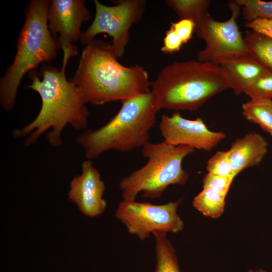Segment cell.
Instances as JSON below:
<instances>
[{
  "mask_svg": "<svg viewBox=\"0 0 272 272\" xmlns=\"http://www.w3.org/2000/svg\"><path fill=\"white\" fill-rule=\"evenodd\" d=\"M71 57L63 54L60 70L45 64L40 72H29L32 82L28 88L39 95L41 108L31 122L12 132L16 138L26 137L24 143L26 147L34 145L48 131V144L57 148L62 144L61 135L66 126L82 130L88 125L89 112L87 103L79 88L65 77V70Z\"/></svg>",
  "mask_w": 272,
  "mask_h": 272,
  "instance_id": "cell-1",
  "label": "cell"
},
{
  "mask_svg": "<svg viewBox=\"0 0 272 272\" xmlns=\"http://www.w3.org/2000/svg\"><path fill=\"white\" fill-rule=\"evenodd\" d=\"M87 103L101 105L151 91L146 70L136 64H121L111 44L94 39L83 48L79 65L71 79Z\"/></svg>",
  "mask_w": 272,
  "mask_h": 272,
  "instance_id": "cell-2",
  "label": "cell"
},
{
  "mask_svg": "<svg viewBox=\"0 0 272 272\" xmlns=\"http://www.w3.org/2000/svg\"><path fill=\"white\" fill-rule=\"evenodd\" d=\"M118 112L106 124L87 129L76 138L87 159L92 160L110 150L128 152L149 142L150 131L160 110L153 92L121 102Z\"/></svg>",
  "mask_w": 272,
  "mask_h": 272,
  "instance_id": "cell-3",
  "label": "cell"
},
{
  "mask_svg": "<svg viewBox=\"0 0 272 272\" xmlns=\"http://www.w3.org/2000/svg\"><path fill=\"white\" fill-rule=\"evenodd\" d=\"M159 110L195 111L230 85L220 65L198 60L164 67L151 82Z\"/></svg>",
  "mask_w": 272,
  "mask_h": 272,
  "instance_id": "cell-4",
  "label": "cell"
},
{
  "mask_svg": "<svg viewBox=\"0 0 272 272\" xmlns=\"http://www.w3.org/2000/svg\"><path fill=\"white\" fill-rule=\"evenodd\" d=\"M50 3L48 0H32L27 5L15 56L0 80V105L6 112L13 109L25 75L43 62L50 63L60 48L58 39L48 27Z\"/></svg>",
  "mask_w": 272,
  "mask_h": 272,
  "instance_id": "cell-5",
  "label": "cell"
},
{
  "mask_svg": "<svg viewBox=\"0 0 272 272\" xmlns=\"http://www.w3.org/2000/svg\"><path fill=\"white\" fill-rule=\"evenodd\" d=\"M194 151L191 147L173 146L164 141L147 143L142 149L147 163L119 183L122 200H135L140 192L142 197L158 198L169 186L185 184L189 175L183 169L182 162Z\"/></svg>",
  "mask_w": 272,
  "mask_h": 272,
  "instance_id": "cell-6",
  "label": "cell"
},
{
  "mask_svg": "<svg viewBox=\"0 0 272 272\" xmlns=\"http://www.w3.org/2000/svg\"><path fill=\"white\" fill-rule=\"evenodd\" d=\"M96 13L91 25L82 32L81 43L86 45L95 37L106 33L112 38L111 44L117 59L124 54L129 39V30L142 18L146 2L143 0H124L110 6L94 1Z\"/></svg>",
  "mask_w": 272,
  "mask_h": 272,
  "instance_id": "cell-7",
  "label": "cell"
},
{
  "mask_svg": "<svg viewBox=\"0 0 272 272\" xmlns=\"http://www.w3.org/2000/svg\"><path fill=\"white\" fill-rule=\"evenodd\" d=\"M181 201L154 205L148 202L122 200L115 213V217L126 228L129 234L141 241L150 237L156 231L177 233L184 223L177 214Z\"/></svg>",
  "mask_w": 272,
  "mask_h": 272,
  "instance_id": "cell-8",
  "label": "cell"
},
{
  "mask_svg": "<svg viewBox=\"0 0 272 272\" xmlns=\"http://www.w3.org/2000/svg\"><path fill=\"white\" fill-rule=\"evenodd\" d=\"M229 7L231 16L228 20L216 21L207 13L195 24L197 36L206 43L205 48L197 54L198 60L218 65L223 59L248 53L236 22L240 7L235 1L229 3Z\"/></svg>",
  "mask_w": 272,
  "mask_h": 272,
  "instance_id": "cell-9",
  "label": "cell"
},
{
  "mask_svg": "<svg viewBox=\"0 0 272 272\" xmlns=\"http://www.w3.org/2000/svg\"><path fill=\"white\" fill-rule=\"evenodd\" d=\"M159 128L164 141L170 145L206 151L212 150L226 137L223 132L209 129L200 118L186 119L177 111L171 116L162 114Z\"/></svg>",
  "mask_w": 272,
  "mask_h": 272,
  "instance_id": "cell-10",
  "label": "cell"
},
{
  "mask_svg": "<svg viewBox=\"0 0 272 272\" xmlns=\"http://www.w3.org/2000/svg\"><path fill=\"white\" fill-rule=\"evenodd\" d=\"M85 0H52L48 12V27L63 51L76 49L72 43L80 39L82 24L91 18Z\"/></svg>",
  "mask_w": 272,
  "mask_h": 272,
  "instance_id": "cell-11",
  "label": "cell"
},
{
  "mask_svg": "<svg viewBox=\"0 0 272 272\" xmlns=\"http://www.w3.org/2000/svg\"><path fill=\"white\" fill-rule=\"evenodd\" d=\"M81 168V173L71 181L68 199L85 216L97 217L104 212L107 207L103 198L105 185L91 160L84 161Z\"/></svg>",
  "mask_w": 272,
  "mask_h": 272,
  "instance_id": "cell-12",
  "label": "cell"
},
{
  "mask_svg": "<svg viewBox=\"0 0 272 272\" xmlns=\"http://www.w3.org/2000/svg\"><path fill=\"white\" fill-rule=\"evenodd\" d=\"M218 65L237 95L244 93L251 83L269 71L249 53L228 57Z\"/></svg>",
  "mask_w": 272,
  "mask_h": 272,
  "instance_id": "cell-13",
  "label": "cell"
},
{
  "mask_svg": "<svg viewBox=\"0 0 272 272\" xmlns=\"http://www.w3.org/2000/svg\"><path fill=\"white\" fill-rule=\"evenodd\" d=\"M268 146L266 139L255 131L236 139L229 150L234 175L259 165L267 153Z\"/></svg>",
  "mask_w": 272,
  "mask_h": 272,
  "instance_id": "cell-14",
  "label": "cell"
},
{
  "mask_svg": "<svg viewBox=\"0 0 272 272\" xmlns=\"http://www.w3.org/2000/svg\"><path fill=\"white\" fill-rule=\"evenodd\" d=\"M155 239L156 264L154 272H181L175 249L167 233L156 231Z\"/></svg>",
  "mask_w": 272,
  "mask_h": 272,
  "instance_id": "cell-15",
  "label": "cell"
},
{
  "mask_svg": "<svg viewBox=\"0 0 272 272\" xmlns=\"http://www.w3.org/2000/svg\"><path fill=\"white\" fill-rule=\"evenodd\" d=\"M244 40L248 53L272 72V38L250 30Z\"/></svg>",
  "mask_w": 272,
  "mask_h": 272,
  "instance_id": "cell-16",
  "label": "cell"
},
{
  "mask_svg": "<svg viewBox=\"0 0 272 272\" xmlns=\"http://www.w3.org/2000/svg\"><path fill=\"white\" fill-rule=\"evenodd\" d=\"M242 114L272 136V100H250L242 105Z\"/></svg>",
  "mask_w": 272,
  "mask_h": 272,
  "instance_id": "cell-17",
  "label": "cell"
},
{
  "mask_svg": "<svg viewBox=\"0 0 272 272\" xmlns=\"http://www.w3.org/2000/svg\"><path fill=\"white\" fill-rule=\"evenodd\" d=\"M226 196L209 188L202 190L193 198V207L204 216L218 218L224 212Z\"/></svg>",
  "mask_w": 272,
  "mask_h": 272,
  "instance_id": "cell-18",
  "label": "cell"
},
{
  "mask_svg": "<svg viewBox=\"0 0 272 272\" xmlns=\"http://www.w3.org/2000/svg\"><path fill=\"white\" fill-rule=\"evenodd\" d=\"M170 7L181 19H187L195 24L207 13L211 1L209 0H167Z\"/></svg>",
  "mask_w": 272,
  "mask_h": 272,
  "instance_id": "cell-19",
  "label": "cell"
},
{
  "mask_svg": "<svg viewBox=\"0 0 272 272\" xmlns=\"http://www.w3.org/2000/svg\"><path fill=\"white\" fill-rule=\"evenodd\" d=\"M236 4L242 7V16L249 23L256 20L272 19V1L259 0H236Z\"/></svg>",
  "mask_w": 272,
  "mask_h": 272,
  "instance_id": "cell-20",
  "label": "cell"
},
{
  "mask_svg": "<svg viewBox=\"0 0 272 272\" xmlns=\"http://www.w3.org/2000/svg\"><path fill=\"white\" fill-rule=\"evenodd\" d=\"M244 93L250 100H272V72L268 71L258 78L246 88Z\"/></svg>",
  "mask_w": 272,
  "mask_h": 272,
  "instance_id": "cell-21",
  "label": "cell"
},
{
  "mask_svg": "<svg viewBox=\"0 0 272 272\" xmlns=\"http://www.w3.org/2000/svg\"><path fill=\"white\" fill-rule=\"evenodd\" d=\"M206 167L210 173L234 178L235 177L232 168L229 150L217 151L208 160Z\"/></svg>",
  "mask_w": 272,
  "mask_h": 272,
  "instance_id": "cell-22",
  "label": "cell"
},
{
  "mask_svg": "<svg viewBox=\"0 0 272 272\" xmlns=\"http://www.w3.org/2000/svg\"><path fill=\"white\" fill-rule=\"evenodd\" d=\"M234 178L208 173L202 180L203 187L210 188L226 196Z\"/></svg>",
  "mask_w": 272,
  "mask_h": 272,
  "instance_id": "cell-23",
  "label": "cell"
},
{
  "mask_svg": "<svg viewBox=\"0 0 272 272\" xmlns=\"http://www.w3.org/2000/svg\"><path fill=\"white\" fill-rule=\"evenodd\" d=\"M171 27L176 33L183 43H187L192 37L195 23L190 20L181 19L171 23Z\"/></svg>",
  "mask_w": 272,
  "mask_h": 272,
  "instance_id": "cell-24",
  "label": "cell"
},
{
  "mask_svg": "<svg viewBox=\"0 0 272 272\" xmlns=\"http://www.w3.org/2000/svg\"><path fill=\"white\" fill-rule=\"evenodd\" d=\"M183 44L175 31L170 27L166 31L161 51L166 54H171L179 51Z\"/></svg>",
  "mask_w": 272,
  "mask_h": 272,
  "instance_id": "cell-25",
  "label": "cell"
},
{
  "mask_svg": "<svg viewBox=\"0 0 272 272\" xmlns=\"http://www.w3.org/2000/svg\"><path fill=\"white\" fill-rule=\"evenodd\" d=\"M246 28L265 34L272 38V19L269 20L258 19L246 23Z\"/></svg>",
  "mask_w": 272,
  "mask_h": 272,
  "instance_id": "cell-26",
  "label": "cell"
},
{
  "mask_svg": "<svg viewBox=\"0 0 272 272\" xmlns=\"http://www.w3.org/2000/svg\"><path fill=\"white\" fill-rule=\"evenodd\" d=\"M247 272H269V271H266L262 268H259L256 270H254L250 269H249Z\"/></svg>",
  "mask_w": 272,
  "mask_h": 272,
  "instance_id": "cell-27",
  "label": "cell"
}]
</instances>
